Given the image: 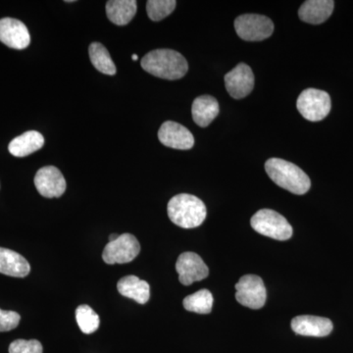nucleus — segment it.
Instances as JSON below:
<instances>
[{"mask_svg": "<svg viewBox=\"0 0 353 353\" xmlns=\"http://www.w3.org/2000/svg\"><path fill=\"white\" fill-rule=\"evenodd\" d=\"M141 67L150 75L164 80L183 78L189 70L187 59L180 52L172 50H155L145 55Z\"/></svg>", "mask_w": 353, "mask_h": 353, "instance_id": "nucleus-1", "label": "nucleus"}, {"mask_svg": "<svg viewBox=\"0 0 353 353\" xmlns=\"http://www.w3.org/2000/svg\"><path fill=\"white\" fill-rule=\"evenodd\" d=\"M254 231L277 241H287L292 238V228L284 216L271 209H261L250 220Z\"/></svg>", "mask_w": 353, "mask_h": 353, "instance_id": "nucleus-4", "label": "nucleus"}, {"mask_svg": "<svg viewBox=\"0 0 353 353\" xmlns=\"http://www.w3.org/2000/svg\"><path fill=\"white\" fill-rule=\"evenodd\" d=\"M34 185L39 194L46 199L61 196L67 187L63 175L54 166L39 169L34 176Z\"/></svg>", "mask_w": 353, "mask_h": 353, "instance_id": "nucleus-10", "label": "nucleus"}, {"mask_svg": "<svg viewBox=\"0 0 353 353\" xmlns=\"http://www.w3.org/2000/svg\"><path fill=\"white\" fill-rule=\"evenodd\" d=\"M192 114L196 125L201 128L208 127L219 114V103L211 95H201L194 99Z\"/></svg>", "mask_w": 353, "mask_h": 353, "instance_id": "nucleus-17", "label": "nucleus"}, {"mask_svg": "<svg viewBox=\"0 0 353 353\" xmlns=\"http://www.w3.org/2000/svg\"><path fill=\"white\" fill-rule=\"evenodd\" d=\"M141 252V245L131 234H121L116 241H109L102 253V259L109 265L132 262Z\"/></svg>", "mask_w": 353, "mask_h": 353, "instance_id": "nucleus-7", "label": "nucleus"}, {"mask_svg": "<svg viewBox=\"0 0 353 353\" xmlns=\"http://www.w3.org/2000/svg\"><path fill=\"white\" fill-rule=\"evenodd\" d=\"M0 41L13 50H22L31 43V36L24 23L3 18L0 20Z\"/></svg>", "mask_w": 353, "mask_h": 353, "instance_id": "nucleus-13", "label": "nucleus"}, {"mask_svg": "<svg viewBox=\"0 0 353 353\" xmlns=\"http://www.w3.org/2000/svg\"><path fill=\"white\" fill-rule=\"evenodd\" d=\"M234 30L243 41H261L270 38L274 32V24L266 16L243 14L234 20Z\"/></svg>", "mask_w": 353, "mask_h": 353, "instance_id": "nucleus-6", "label": "nucleus"}, {"mask_svg": "<svg viewBox=\"0 0 353 353\" xmlns=\"http://www.w3.org/2000/svg\"><path fill=\"white\" fill-rule=\"evenodd\" d=\"M132 59L134 60V61H137V60L139 59L138 55H137V54L132 55Z\"/></svg>", "mask_w": 353, "mask_h": 353, "instance_id": "nucleus-28", "label": "nucleus"}, {"mask_svg": "<svg viewBox=\"0 0 353 353\" xmlns=\"http://www.w3.org/2000/svg\"><path fill=\"white\" fill-rule=\"evenodd\" d=\"M9 353H43V345L37 340L14 341L9 347Z\"/></svg>", "mask_w": 353, "mask_h": 353, "instance_id": "nucleus-25", "label": "nucleus"}, {"mask_svg": "<svg viewBox=\"0 0 353 353\" xmlns=\"http://www.w3.org/2000/svg\"><path fill=\"white\" fill-rule=\"evenodd\" d=\"M136 0H110L106 3L108 19L117 26L129 24L137 13Z\"/></svg>", "mask_w": 353, "mask_h": 353, "instance_id": "nucleus-20", "label": "nucleus"}, {"mask_svg": "<svg viewBox=\"0 0 353 353\" xmlns=\"http://www.w3.org/2000/svg\"><path fill=\"white\" fill-rule=\"evenodd\" d=\"M333 0H307L299 10L301 21L308 24L319 25L329 19L333 13Z\"/></svg>", "mask_w": 353, "mask_h": 353, "instance_id": "nucleus-15", "label": "nucleus"}, {"mask_svg": "<svg viewBox=\"0 0 353 353\" xmlns=\"http://www.w3.org/2000/svg\"><path fill=\"white\" fill-rule=\"evenodd\" d=\"M176 271L179 274V281L183 285H190L192 283L204 280L209 275L208 267L201 257L194 252L182 253L179 256Z\"/></svg>", "mask_w": 353, "mask_h": 353, "instance_id": "nucleus-9", "label": "nucleus"}, {"mask_svg": "<svg viewBox=\"0 0 353 353\" xmlns=\"http://www.w3.org/2000/svg\"><path fill=\"white\" fill-rule=\"evenodd\" d=\"M296 108L306 120L319 122L325 119L331 111V97L324 90L307 88L299 94Z\"/></svg>", "mask_w": 353, "mask_h": 353, "instance_id": "nucleus-5", "label": "nucleus"}, {"mask_svg": "<svg viewBox=\"0 0 353 353\" xmlns=\"http://www.w3.org/2000/svg\"><path fill=\"white\" fill-rule=\"evenodd\" d=\"M176 4L175 0H150L146 2V12L150 20L158 22L171 15Z\"/></svg>", "mask_w": 353, "mask_h": 353, "instance_id": "nucleus-24", "label": "nucleus"}, {"mask_svg": "<svg viewBox=\"0 0 353 353\" xmlns=\"http://www.w3.org/2000/svg\"><path fill=\"white\" fill-rule=\"evenodd\" d=\"M44 145V138L37 131L26 132L9 143L8 150L16 157H25L38 152Z\"/></svg>", "mask_w": 353, "mask_h": 353, "instance_id": "nucleus-19", "label": "nucleus"}, {"mask_svg": "<svg viewBox=\"0 0 353 353\" xmlns=\"http://www.w3.org/2000/svg\"><path fill=\"white\" fill-rule=\"evenodd\" d=\"M183 304L190 312L209 314L212 310L213 296L208 290H201L185 297Z\"/></svg>", "mask_w": 353, "mask_h": 353, "instance_id": "nucleus-22", "label": "nucleus"}, {"mask_svg": "<svg viewBox=\"0 0 353 353\" xmlns=\"http://www.w3.org/2000/svg\"><path fill=\"white\" fill-rule=\"evenodd\" d=\"M292 329L301 336L322 338L332 333L333 323L328 318L318 316H297L292 319Z\"/></svg>", "mask_w": 353, "mask_h": 353, "instance_id": "nucleus-14", "label": "nucleus"}, {"mask_svg": "<svg viewBox=\"0 0 353 353\" xmlns=\"http://www.w3.org/2000/svg\"><path fill=\"white\" fill-rule=\"evenodd\" d=\"M119 234H112L110 236H109V241H113L117 240L118 238H119Z\"/></svg>", "mask_w": 353, "mask_h": 353, "instance_id": "nucleus-27", "label": "nucleus"}, {"mask_svg": "<svg viewBox=\"0 0 353 353\" xmlns=\"http://www.w3.org/2000/svg\"><path fill=\"white\" fill-rule=\"evenodd\" d=\"M158 139L162 145L175 150H190L194 145L192 132L179 123L167 121L158 131Z\"/></svg>", "mask_w": 353, "mask_h": 353, "instance_id": "nucleus-12", "label": "nucleus"}, {"mask_svg": "<svg viewBox=\"0 0 353 353\" xmlns=\"http://www.w3.org/2000/svg\"><path fill=\"white\" fill-rule=\"evenodd\" d=\"M236 301L245 307L260 309L266 303V288L259 276H243L236 285Z\"/></svg>", "mask_w": 353, "mask_h": 353, "instance_id": "nucleus-8", "label": "nucleus"}, {"mask_svg": "<svg viewBox=\"0 0 353 353\" xmlns=\"http://www.w3.org/2000/svg\"><path fill=\"white\" fill-rule=\"evenodd\" d=\"M90 61L95 69L99 70L102 74L113 76L117 72L116 65L111 59L109 51L103 44L101 43H92L88 48Z\"/></svg>", "mask_w": 353, "mask_h": 353, "instance_id": "nucleus-21", "label": "nucleus"}, {"mask_svg": "<svg viewBox=\"0 0 353 353\" xmlns=\"http://www.w3.org/2000/svg\"><path fill=\"white\" fill-rule=\"evenodd\" d=\"M21 316L15 311H4L0 309V333L14 330L19 325Z\"/></svg>", "mask_w": 353, "mask_h": 353, "instance_id": "nucleus-26", "label": "nucleus"}, {"mask_svg": "<svg viewBox=\"0 0 353 353\" xmlns=\"http://www.w3.org/2000/svg\"><path fill=\"white\" fill-rule=\"evenodd\" d=\"M167 212L172 222L183 229L201 226L208 214L203 201L188 194L172 197L167 206Z\"/></svg>", "mask_w": 353, "mask_h": 353, "instance_id": "nucleus-3", "label": "nucleus"}, {"mask_svg": "<svg viewBox=\"0 0 353 353\" xmlns=\"http://www.w3.org/2000/svg\"><path fill=\"white\" fill-rule=\"evenodd\" d=\"M225 85L233 99H241L248 97L254 87V75L252 68L245 63H240L225 75Z\"/></svg>", "mask_w": 353, "mask_h": 353, "instance_id": "nucleus-11", "label": "nucleus"}, {"mask_svg": "<svg viewBox=\"0 0 353 353\" xmlns=\"http://www.w3.org/2000/svg\"><path fill=\"white\" fill-rule=\"evenodd\" d=\"M76 320L81 331L87 334L94 333L101 323L99 316L94 312V309L85 304L77 308Z\"/></svg>", "mask_w": 353, "mask_h": 353, "instance_id": "nucleus-23", "label": "nucleus"}, {"mask_svg": "<svg viewBox=\"0 0 353 353\" xmlns=\"http://www.w3.org/2000/svg\"><path fill=\"white\" fill-rule=\"evenodd\" d=\"M265 171L272 181L292 194H306L310 190L309 176L296 164L280 158H270L265 163Z\"/></svg>", "mask_w": 353, "mask_h": 353, "instance_id": "nucleus-2", "label": "nucleus"}, {"mask_svg": "<svg viewBox=\"0 0 353 353\" xmlns=\"http://www.w3.org/2000/svg\"><path fill=\"white\" fill-rule=\"evenodd\" d=\"M117 289L123 296L131 299L139 304H145L150 301V285L136 276H127L121 279Z\"/></svg>", "mask_w": 353, "mask_h": 353, "instance_id": "nucleus-18", "label": "nucleus"}, {"mask_svg": "<svg viewBox=\"0 0 353 353\" xmlns=\"http://www.w3.org/2000/svg\"><path fill=\"white\" fill-rule=\"evenodd\" d=\"M31 271L28 260L13 250L0 248V273L11 277L24 278Z\"/></svg>", "mask_w": 353, "mask_h": 353, "instance_id": "nucleus-16", "label": "nucleus"}]
</instances>
